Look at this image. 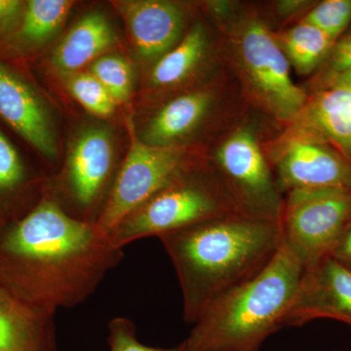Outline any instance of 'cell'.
<instances>
[{
  "instance_id": "cell-1",
  "label": "cell",
  "mask_w": 351,
  "mask_h": 351,
  "mask_svg": "<svg viewBox=\"0 0 351 351\" xmlns=\"http://www.w3.org/2000/svg\"><path fill=\"white\" fill-rule=\"evenodd\" d=\"M123 257L96 225L69 216L44 193L0 232V288L56 313L86 301Z\"/></svg>"
},
{
  "instance_id": "cell-2",
  "label": "cell",
  "mask_w": 351,
  "mask_h": 351,
  "mask_svg": "<svg viewBox=\"0 0 351 351\" xmlns=\"http://www.w3.org/2000/svg\"><path fill=\"white\" fill-rule=\"evenodd\" d=\"M181 285L184 318L195 324L212 302L258 276L282 243L280 221L232 213L160 239Z\"/></svg>"
},
{
  "instance_id": "cell-3",
  "label": "cell",
  "mask_w": 351,
  "mask_h": 351,
  "mask_svg": "<svg viewBox=\"0 0 351 351\" xmlns=\"http://www.w3.org/2000/svg\"><path fill=\"white\" fill-rule=\"evenodd\" d=\"M306 267L281 243L258 274L212 302L196 321L186 351H258L284 327Z\"/></svg>"
},
{
  "instance_id": "cell-4",
  "label": "cell",
  "mask_w": 351,
  "mask_h": 351,
  "mask_svg": "<svg viewBox=\"0 0 351 351\" xmlns=\"http://www.w3.org/2000/svg\"><path fill=\"white\" fill-rule=\"evenodd\" d=\"M212 8L252 101L279 121H292L306 105L308 93L293 82L290 64L274 32L256 14L234 11L221 2Z\"/></svg>"
},
{
  "instance_id": "cell-5",
  "label": "cell",
  "mask_w": 351,
  "mask_h": 351,
  "mask_svg": "<svg viewBox=\"0 0 351 351\" xmlns=\"http://www.w3.org/2000/svg\"><path fill=\"white\" fill-rule=\"evenodd\" d=\"M232 213L239 211L218 173L198 164L126 216L107 235L113 246L124 249L145 237L160 239Z\"/></svg>"
},
{
  "instance_id": "cell-6",
  "label": "cell",
  "mask_w": 351,
  "mask_h": 351,
  "mask_svg": "<svg viewBox=\"0 0 351 351\" xmlns=\"http://www.w3.org/2000/svg\"><path fill=\"white\" fill-rule=\"evenodd\" d=\"M350 221V189H292L284 195L282 243L306 269L331 255Z\"/></svg>"
},
{
  "instance_id": "cell-7",
  "label": "cell",
  "mask_w": 351,
  "mask_h": 351,
  "mask_svg": "<svg viewBox=\"0 0 351 351\" xmlns=\"http://www.w3.org/2000/svg\"><path fill=\"white\" fill-rule=\"evenodd\" d=\"M115 178L112 135L107 129L90 127L75 138L63 174L44 193L69 216L96 225Z\"/></svg>"
},
{
  "instance_id": "cell-8",
  "label": "cell",
  "mask_w": 351,
  "mask_h": 351,
  "mask_svg": "<svg viewBox=\"0 0 351 351\" xmlns=\"http://www.w3.org/2000/svg\"><path fill=\"white\" fill-rule=\"evenodd\" d=\"M131 144L117 171L96 226L108 234L117 223L152 196L198 165L186 147H157L137 137L130 122Z\"/></svg>"
},
{
  "instance_id": "cell-9",
  "label": "cell",
  "mask_w": 351,
  "mask_h": 351,
  "mask_svg": "<svg viewBox=\"0 0 351 351\" xmlns=\"http://www.w3.org/2000/svg\"><path fill=\"white\" fill-rule=\"evenodd\" d=\"M213 168L239 213L280 221L284 195L250 127H239L221 141L214 154Z\"/></svg>"
},
{
  "instance_id": "cell-10",
  "label": "cell",
  "mask_w": 351,
  "mask_h": 351,
  "mask_svg": "<svg viewBox=\"0 0 351 351\" xmlns=\"http://www.w3.org/2000/svg\"><path fill=\"white\" fill-rule=\"evenodd\" d=\"M307 93L306 105L280 138L330 145L351 162V71Z\"/></svg>"
},
{
  "instance_id": "cell-11",
  "label": "cell",
  "mask_w": 351,
  "mask_h": 351,
  "mask_svg": "<svg viewBox=\"0 0 351 351\" xmlns=\"http://www.w3.org/2000/svg\"><path fill=\"white\" fill-rule=\"evenodd\" d=\"M274 152V174L283 195L297 189L351 191V162L330 145L300 138H279Z\"/></svg>"
},
{
  "instance_id": "cell-12",
  "label": "cell",
  "mask_w": 351,
  "mask_h": 351,
  "mask_svg": "<svg viewBox=\"0 0 351 351\" xmlns=\"http://www.w3.org/2000/svg\"><path fill=\"white\" fill-rule=\"evenodd\" d=\"M316 319L341 321L351 326V270L331 256L306 267L284 327Z\"/></svg>"
},
{
  "instance_id": "cell-13",
  "label": "cell",
  "mask_w": 351,
  "mask_h": 351,
  "mask_svg": "<svg viewBox=\"0 0 351 351\" xmlns=\"http://www.w3.org/2000/svg\"><path fill=\"white\" fill-rule=\"evenodd\" d=\"M0 119L45 158L56 159V137L45 104L32 85L1 60Z\"/></svg>"
},
{
  "instance_id": "cell-14",
  "label": "cell",
  "mask_w": 351,
  "mask_h": 351,
  "mask_svg": "<svg viewBox=\"0 0 351 351\" xmlns=\"http://www.w3.org/2000/svg\"><path fill=\"white\" fill-rule=\"evenodd\" d=\"M131 43L141 59L154 64L184 38L186 11L167 0L117 2Z\"/></svg>"
},
{
  "instance_id": "cell-15",
  "label": "cell",
  "mask_w": 351,
  "mask_h": 351,
  "mask_svg": "<svg viewBox=\"0 0 351 351\" xmlns=\"http://www.w3.org/2000/svg\"><path fill=\"white\" fill-rule=\"evenodd\" d=\"M219 106V91L203 86L163 104L149 117L140 141L157 147H186L184 143L211 119Z\"/></svg>"
},
{
  "instance_id": "cell-16",
  "label": "cell",
  "mask_w": 351,
  "mask_h": 351,
  "mask_svg": "<svg viewBox=\"0 0 351 351\" xmlns=\"http://www.w3.org/2000/svg\"><path fill=\"white\" fill-rule=\"evenodd\" d=\"M55 313L0 288V351H56Z\"/></svg>"
},
{
  "instance_id": "cell-17",
  "label": "cell",
  "mask_w": 351,
  "mask_h": 351,
  "mask_svg": "<svg viewBox=\"0 0 351 351\" xmlns=\"http://www.w3.org/2000/svg\"><path fill=\"white\" fill-rule=\"evenodd\" d=\"M117 41L108 18L101 12H91L80 18L58 44L51 63L62 75L82 71L105 55Z\"/></svg>"
},
{
  "instance_id": "cell-18",
  "label": "cell",
  "mask_w": 351,
  "mask_h": 351,
  "mask_svg": "<svg viewBox=\"0 0 351 351\" xmlns=\"http://www.w3.org/2000/svg\"><path fill=\"white\" fill-rule=\"evenodd\" d=\"M210 56L209 32L202 23H196L173 49L154 64L149 84L156 90L182 86L202 71Z\"/></svg>"
},
{
  "instance_id": "cell-19",
  "label": "cell",
  "mask_w": 351,
  "mask_h": 351,
  "mask_svg": "<svg viewBox=\"0 0 351 351\" xmlns=\"http://www.w3.org/2000/svg\"><path fill=\"white\" fill-rule=\"evenodd\" d=\"M73 6L69 0L25 1L19 24L3 45L16 53L36 49L59 31Z\"/></svg>"
},
{
  "instance_id": "cell-20",
  "label": "cell",
  "mask_w": 351,
  "mask_h": 351,
  "mask_svg": "<svg viewBox=\"0 0 351 351\" xmlns=\"http://www.w3.org/2000/svg\"><path fill=\"white\" fill-rule=\"evenodd\" d=\"M274 36L290 66L300 75H313L335 43L334 39L317 27L302 22Z\"/></svg>"
},
{
  "instance_id": "cell-21",
  "label": "cell",
  "mask_w": 351,
  "mask_h": 351,
  "mask_svg": "<svg viewBox=\"0 0 351 351\" xmlns=\"http://www.w3.org/2000/svg\"><path fill=\"white\" fill-rule=\"evenodd\" d=\"M34 188V180L20 152L0 129V211L11 210L14 203Z\"/></svg>"
},
{
  "instance_id": "cell-22",
  "label": "cell",
  "mask_w": 351,
  "mask_h": 351,
  "mask_svg": "<svg viewBox=\"0 0 351 351\" xmlns=\"http://www.w3.org/2000/svg\"><path fill=\"white\" fill-rule=\"evenodd\" d=\"M64 84L83 108L97 117H108L117 104L104 85L92 73L76 71L64 75Z\"/></svg>"
},
{
  "instance_id": "cell-23",
  "label": "cell",
  "mask_w": 351,
  "mask_h": 351,
  "mask_svg": "<svg viewBox=\"0 0 351 351\" xmlns=\"http://www.w3.org/2000/svg\"><path fill=\"white\" fill-rule=\"evenodd\" d=\"M92 73L117 104L126 103L133 88L130 64L119 55H103L89 66Z\"/></svg>"
},
{
  "instance_id": "cell-24",
  "label": "cell",
  "mask_w": 351,
  "mask_h": 351,
  "mask_svg": "<svg viewBox=\"0 0 351 351\" xmlns=\"http://www.w3.org/2000/svg\"><path fill=\"white\" fill-rule=\"evenodd\" d=\"M300 22L317 27L336 41L351 25V0L315 2Z\"/></svg>"
},
{
  "instance_id": "cell-25",
  "label": "cell",
  "mask_w": 351,
  "mask_h": 351,
  "mask_svg": "<svg viewBox=\"0 0 351 351\" xmlns=\"http://www.w3.org/2000/svg\"><path fill=\"white\" fill-rule=\"evenodd\" d=\"M348 71H351V25L341 38L335 41L326 60L313 75L306 90L309 91L322 86Z\"/></svg>"
},
{
  "instance_id": "cell-26",
  "label": "cell",
  "mask_w": 351,
  "mask_h": 351,
  "mask_svg": "<svg viewBox=\"0 0 351 351\" xmlns=\"http://www.w3.org/2000/svg\"><path fill=\"white\" fill-rule=\"evenodd\" d=\"M108 343L110 351H186L184 343L170 348H152L138 341L133 321L115 317L108 323Z\"/></svg>"
},
{
  "instance_id": "cell-27",
  "label": "cell",
  "mask_w": 351,
  "mask_h": 351,
  "mask_svg": "<svg viewBox=\"0 0 351 351\" xmlns=\"http://www.w3.org/2000/svg\"><path fill=\"white\" fill-rule=\"evenodd\" d=\"M25 2L20 0H0V43H5L19 24Z\"/></svg>"
},
{
  "instance_id": "cell-28",
  "label": "cell",
  "mask_w": 351,
  "mask_h": 351,
  "mask_svg": "<svg viewBox=\"0 0 351 351\" xmlns=\"http://www.w3.org/2000/svg\"><path fill=\"white\" fill-rule=\"evenodd\" d=\"M330 256L351 270V221L346 226Z\"/></svg>"
}]
</instances>
